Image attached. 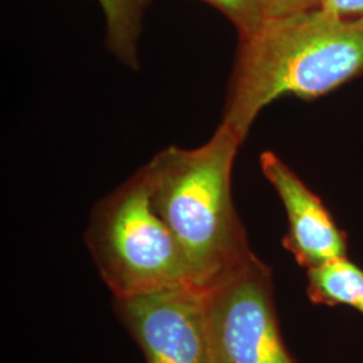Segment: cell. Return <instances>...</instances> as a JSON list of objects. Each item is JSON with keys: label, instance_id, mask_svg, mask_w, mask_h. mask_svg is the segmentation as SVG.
<instances>
[{"label": "cell", "instance_id": "8", "mask_svg": "<svg viewBox=\"0 0 363 363\" xmlns=\"http://www.w3.org/2000/svg\"><path fill=\"white\" fill-rule=\"evenodd\" d=\"M105 16L108 50L130 70L139 69V38L151 0H99Z\"/></svg>", "mask_w": 363, "mask_h": 363}, {"label": "cell", "instance_id": "6", "mask_svg": "<svg viewBox=\"0 0 363 363\" xmlns=\"http://www.w3.org/2000/svg\"><path fill=\"white\" fill-rule=\"evenodd\" d=\"M259 167L286 208L288 230L283 245L298 265L311 269L347 257L346 238L318 195L272 151L259 156Z\"/></svg>", "mask_w": 363, "mask_h": 363}, {"label": "cell", "instance_id": "11", "mask_svg": "<svg viewBox=\"0 0 363 363\" xmlns=\"http://www.w3.org/2000/svg\"><path fill=\"white\" fill-rule=\"evenodd\" d=\"M323 7L342 15L363 18V0H325Z\"/></svg>", "mask_w": 363, "mask_h": 363}, {"label": "cell", "instance_id": "5", "mask_svg": "<svg viewBox=\"0 0 363 363\" xmlns=\"http://www.w3.org/2000/svg\"><path fill=\"white\" fill-rule=\"evenodd\" d=\"M115 304L147 363H210L203 291L169 286Z\"/></svg>", "mask_w": 363, "mask_h": 363}, {"label": "cell", "instance_id": "1", "mask_svg": "<svg viewBox=\"0 0 363 363\" xmlns=\"http://www.w3.org/2000/svg\"><path fill=\"white\" fill-rule=\"evenodd\" d=\"M363 77V18L316 7L268 18L240 39L220 123L245 142L262 109L313 100Z\"/></svg>", "mask_w": 363, "mask_h": 363}, {"label": "cell", "instance_id": "4", "mask_svg": "<svg viewBox=\"0 0 363 363\" xmlns=\"http://www.w3.org/2000/svg\"><path fill=\"white\" fill-rule=\"evenodd\" d=\"M210 363H298L280 335L272 273L255 255L203 291Z\"/></svg>", "mask_w": 363, "mask_h": 363}, {"label": "cell", "instance_id": "9", "mask_svg": "<svg viewBox=\"0 0 363 363\" xmlns=\"http://www.w3.org/2000/svg\"><path fill=\"white\" fill-rule=\"evenodd\" d=\"M223 13L238 33V39L259 31L267 21L264 0H203Z\"/></svg>", "mask_w": 363, "mask_h": 363}, {"label": "cell", "instance_id": "2", "mask_svg": "<svg viewBox=\"0 0 363 363\" xmlns=\"http://www.w3.org/2000/svg\"><path fill=\"white\" fill-rule=\"evenodd\" d=\"M242 143L220 123L206 143L190 150L169 145L143 166L156 213L178 241L201 291L255 256L232 195Z\"/></svg>", "mask_w": 363, "mask_h": 363}, {"label": "cell", "instance_id": "10", "mask_svg": "<svg viewBox=\"0 0 363 363\" xmlns=\"http://www.w3.org/2000/svg\"><path fill=\"white\" fill-rule=\"evenodd\" d=\"M325 0H264V9L268 18H279L322 7Z\"/></svg>", "mask_w": 363, "mask_h": 363}, {"label": "cell", "instance_id": "3", "mask_svg": "<svg viewBox=\"0 0 363 363\" xmlns=\"http://www.w3.org/2000/svg\"><path fill=\"white\" fill-rule=\"evenodd\" d=\"M85 240L115 298L195 286L183 250L156 213L143 167L94 205Z\"/></svg>", "mask_w": 363, "mask_h": 363}, {"label": "cell", "instance_id": "7", "mask_svg": "<svg viewBox=\"0 0 363 363\" xmlns=\"http://www.w3.org/2000/svg\"><path fill=\"white\" fill-rule=\"evenodd\" d=\"M307 294L325 306H349L363 315V271L347 257L307 269Z\"/></svg>", "mask_w": 363, "mask_h": 363}]
</instances>
